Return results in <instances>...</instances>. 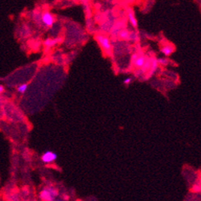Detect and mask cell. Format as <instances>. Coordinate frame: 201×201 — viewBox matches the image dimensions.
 I'll use <instances>...</instances> for the list:
<instances>
[{
    "instance_id": "obj_1",
    "label": "cell",
    "mask_w": 201,
    "mask_h": 201,
    "mask_svg": "<svg viewBox=\"0 0 201 201\" xmlns=\"http://www.w3.org/2000/svg\"><path fill=\"white\" fill-rule=\"evenodd\" d=\"M59 192L55 188L46 187L39 192V198L42 201H55Z\"/></svg>"
},
{
    "instance_id": "obj_2",
    "label": "cell",
    "mask_w": 201,
    "mask_h": 201,
    "mask_svg": "<svg viewBox=\"0 0 201 201\" xmlns=\"http://www.w3.org/2000/svg\"><path fill=\"white\" fill-rule=\"evenodd\" d=\"M96 39L103 51H111V41H110V39H109L107 36H105V35H96Z\"/></svg>"
},
{
    "instance_id": "obj_3",
    "label": "cell",
    "mask_w": 201,
    "mask_h": 201,
    "mask_svg": "<svg viewBox=\"0 0 201 201\" xmlns=\"http://www.w3.org/2000/svg\"><path fill=\"white\" fill-rule=\"evenodd\" d=\"M57 154L51 151H47L41 155V160L45 164H51L56 162L57 159Z\"/></svg>"
},
{
    "instance_id": "obj_4",
    "label": "cell",
    "mask_w": 201,
    "mask_h": 201,
    "mask_svg": "<svg viewBox=\"0 0 201 201\" xmlns=\"http://www.w3.org/2000/svg\"><path fill=\"white\" fill-rule=\"evenodd\" d=\"M147 61V58L144 56V55H140L138 56L137 54L133 55L131 57V63H132L133 66H135L137 69H141L142 66H144V63Z\"/></svg>"
},
{
    "instance_id": "obj_5",
    "label": "cell",
    "mask_w": 201,
    "mask_h": 201,
    "mask_svg": "<svg viewBox=\"0 0 201 201\" xmlns=\"http://www.w3.org/2000/svg\"><path fill=\"white\" fill-rule=\"evenodd\" d=\"M41 20H42V23L44 24L45 26L47 27H51L55 23V18H54L53 15L51 14L50 12H47V11L43 12L42 14Z\"/></svg>"
},
{
    "instance_id": "obj_6",
    "label": "cell",
    "mask_w": 201,
    "mask_h": 201,
    "mask_svg": "<svg viewBox=\"0 0 201 201\" xmlns=\"http://www.w3.org/2000/svg\"><path fill=\"white\" fill-rule=\"evenodd\" d=\"M127 18H128V21H129L130 24L133 27L136 28L138 27V22H137V19L135 16V13L131 8L127 10Z\"/></svg>"
},
{
    "instance_id": "obj_7",
    "label": "cell",
    "mask_w": 201,
    "mask_h": 201,
    "mask_svg": "<svg viewBox=\"0 0 201 201\" xmlns=\"http://www.w3.org/2000/svg\"><path fill=\"white\" fill-rule=\"evenodd\" d=\"M160 51L164 56L168 57L174 52V47L172 46H170V45H166V46H164L161 48Z\"/></svg>"
},
{
    "instance_id": "obj_8",
    "label": "cell",
    "mask_w": 201,
    "mask_h": 201,
    "mask_svg": "<svg viewBox=\"0 0 201 201\" xmlns=\"http://www.w3.org/2000/svg\"><path fill=\"white\" fill-rule=\"evenodd\" d=\"M158 63H157V59H152L151 60V66H150L149 69V75H148V77H151L152 75L156 71V70L158 69Z\"/></svg>"
},
{
    "instance_id": "obj_9",
    "label": "cell",
    "mask_w": 201,
    "mask_h": 201,
    "mask_svg": "<svg viewBox=\"0 0 201 201\" xmlns=\"http://www.w3.org/2000/svg\"><path fill=\"white\" fill-rule=\"evenodd\" d=\"M129 35L130 32H128V31H127V30H122L121 32H120L119 36H120V39H124V40H128V39H129Z\"/></svg>"
},
{
    "instance_id": "obj_10",
    "label": "cell",
    "mask_w": 201,
    "mask_h": 201,
    "mask_svg": "<svg viewBox=\"0 0 201 201\" xmlns=\"http://www.w3.org/2000/svg\"><path fill=\"white\" fill-rule=\"evenodd\" d=\"M157 63L159 65H161V66H166L169 64L170 62L168 58H159V59H157Z\"/></svg>"
},
{
    "instance_id": "obj_11",
    "label": "cell",
    "mask_w": 201,
    "mask_h": 201,
    "mask_svg": "<svg viewBox=\"0 0 201 201\" xmlns=\"http://www.w3.org/2000/svg\"><path fill=\"white\" fill-rule=\"evenodd\" d=\"M27 87H28V85L27 84V83H23V84L19 85V87H18V88H17V90H18L19 93L23 94V93L26 92V91L27 90Z\"/></svg>"
},
{
    "instance_id": "obj_12",
    "label": "cell",
    "mask_w": 201,
    "mask_h": 201,
    "mask_svg": "<svg viewBox=\"0 0 201 201\" xmlns=\"http://www.w3.org/2000/svg\"><path fill=\"white\" fill-rule=\"evenodd\" d=\"M138 39H138V35H137V33H135V32H131V33H130L128 40H131L132 41V42H136Z\"/></svg>"
},
{
    "instance_id": "obj_13",
    "label": "cell",
    "mask_w": 201,
    "mask_h": 201,
    "mask_svg": "<svg viewBox=\"0 0 201 201\" xmlns=\"http://www.w3.org/2000/svg\"><path fill=\"white\" fill-rule=\"evenodd\" d=\"M56 42H57V39H48L45 41V44L46 46L50 47V46H53L54 44H56Z\"/></svg>"
},
{
    "instance_id": "obj_14",
    "label": "cell",
    "mask_w": 201,
    "mask_h": 201,
    "mask_svg": "<svg viewBox=\"0 0 201 201\" xmlns=\"http://www.w3.org/2000/svg\"><path fill=\"white\" fill-rule=\"evenodd\" d=\"M131 81H132V79H131V77H127L124 80V82H123V83H124V85H129L130 83H131Z\"/></svg>"
},
{
    "instance_id": "obj_15",
    "label": "cell",
    "mask_w": 201,
    "mask_h": 201,
    "mask_svg": "<svg viewBox=\"0 0 201 201\" xmlns=\"http://www.w3.org/2000/svg\"><path fill=\"white\" fill-rule=\"evenodd\" d=\"M4 91V87L0 85V93H2Z\"/></svg>"
},
{
    "instance_id": "obj_16",
    "label": "cell",
    "mask_w": 201,
    "mask_h": 201,
    "mask_svg": "<svg viewBox=\"0 0 201 201\" xmlns=\"http://www.w3.org/2000/svg\"><path fill=\"white\" fill-rule=\"evenodd\" d=\"M55 201H66L65 199H56Z\"/></svg>"
}]
</instances>
